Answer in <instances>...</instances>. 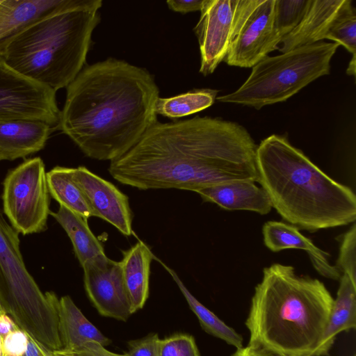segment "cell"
I'll return each instance as SVG.
<instances>
[{
  "label": "cell",
  "instance_id": "obj_38",
  "mask_svg": "<svg viewBox=\"0 0 356 356\" xmlns=\"http://www.w3.org/2000/svg\"><path fill=\"white\" fill-rule=\"evenodd\" d=\"M355 56H352V58L350 61V63L348 65V67L347 69V74L348 75H355Z\"/></svg>",
  "mask_w": 356,
  "mask_h": 356
},
{
  "label": "cell",
  "instance_id": "obj_8",
  "mask_svg": "<svg viewBox=\"0 0 356 356\" xmlns=\"http://www.w3.org/2000/svg\"><path fill=\"white\" fill-rule=\"evenodd\" d=\"M3 186V210L13 228L23 235L44 231L51 211L42 159H27L10 170Z\"/></svg>",
  "mask_w": 356,
  "mask_h": 356
},
{
  "label": "cell",
  "instance_id": "obj_41",
  "mask_svg": "<svg viewBox=\"0 0 356 356\" xmlns=\"http://www.w3.org/2000/svg\"><path fill=\"white\" fill-rule=\"evenodd\" d=\"M2 0H0V3L1 2Z\"/></svg>",
  "mask_w": 356,
  "mask_h": 356
},
{
  "label": "cell",
  "instance_id": "obj_1",
  "mask_svg": "<svg viewBox=\"0 0 356 356\" xmlns=\"http://www.w3.org/2000/svg\"><path fill=\"white\" fill-rule=\"evenodd\" d=\"M255 144L243 126L210 117L157 122L108 172L139 190L200 189L238 180L257 181Z\"/></svg>",
  "mask_w": 356,
  "mask_h": 356
},
{
  "label": "cell",
  "instance_id": "obj_22",
  "mask_svg": "<svg viewBox=\"0 0 356 356\" xmlns=\"http://www.w3.org/2000/svg\"><path fill=\"white\" fill-rule=\"evenodd\" d=\"M65 2L66 0H2L0 3V40Z\"/></svg>",
  "mask_w": 356,
  "mask_h": 356
},
{
  "label": "cell",
  "instance_id": "obj_19",
  "mask_svg": "<svg viewBox=\"0 0 356 356\" xmlns=\"http://www.w3.org/2000/svg\"><path fill=\"white\" fill-rule=\"evenodd\" d=\"M122 255L119 262L134 314L141 309L148 299L150 265L154 255L142 241L124 251Z\"/></svg>",
  "mask_w": 356,
  "mask_h": 356
},
{
  "label": "cell",
  "instance_id": "obj_39",
  "mask_svg": "<svg viewBox=\"0 0 356 356\" xmlns=\"http://www.w3.org/2000/svg\"><path fill=\"white\" fill-rule=\"evenodd\" d=\"M49 356H72L67 352L60 350L56 351H49Z\"/></svg>",
  "mask_w": 356,
  "mask_h": 356
},
{
  "label": "cell",
  "instance_id": "obj_37",
  "mask_svg": "<svg viewBox=\"0 0 356 356\" xmlns=\"http://www.w3.org/2000/svg\"><path fill=\"white\" fill-rule=\"evenodd\" d=\"M4 288H5L4 279H3V276L1 273V270L0 269V314L5 312L3 310L1 305V300L2 298L3 294L4 292Z\"/></svg>",
  "mask_w": 356,
  "mask_h": 356
},
{
  "label": "cell",
  "instance_id": "obj_5",
  "mask_svg": "<svg viewBox=\"0 0 356 356\" xmlns=\"http://www.w3.org/2000/svg\"><path fill=\"white\" fill-rule=\"evenodd\" d=\"M101 0H66L60 7L0 40V56L22 75L55 91L83 69Z\"/></svg>",
  "mask_w": 356,
  "mask_h": 356
},
{
  "label": "cell",
  "instance_id": "obj_27",
  "mask_svg": "<svg viewBox=\"0 0 356 356\" xmlns=\"http://www.w3.org/2000/svg\"><path fill=\"white\" fill-rule=\"evenodd\" d=\"M325 39L343 46L352 56H356V13L353 6L335 21Z\"/></svg>",
  "mask_w": 356,
  "mask_h": 356
},
{
  "label": "cell",
  "instance_id": "obj_30",
  "mask_svg": "<svg viewBox=\"0 0 356 356\" xmlns=\"http://www.w3.org/2000/svg\"><path fill=\"white\" fill-rule=\"evenodd\" d=\"M160 338L157 333L127 342L128 350L122 356H160Z\"/></svg>",
  "mask_w": 356,
  "mask_h": 356
},
{
  "label": "cell",
  "instance_id": "obj_28",
  "mask_svg": "<svg viewBox=\"0 0 356 356\" xmlns=\"http://www.w3.org/2000/svg\"><path fill=\"white\" fill-rule=\"evenodd\" d=\"M337 238L339 243V253L335 266L341 273L347 274L353 284H356L355 223L353 222L350 228Z\"/></svg>",
  "mask_w": 356,
  "mask_h": 356
},
{
  "label": "cell",
  "instance_id": "obj_10",
  "mask_svg": "<svg viewBox=\"0 0 356 356\" xmlns=\"http://www.w3.org/2000/svg\"><path fill=\"white\" fill-rule=\"evenodd\" d=\"M56 92L14 70L0 56V122L26 120L58 125Z\"/></svg>",
  "mask_w": 356,
  "mask_h": 356
},
{
  "label": "cell",
  "instance_id": "obj_18",
  "mask_svg": "<svg viewBox=\"0 0 356 356\" xmlns=\"http://www.w3.org/2000/svg\"><path fill=\"white\" fill-rule=\"evenodd\" d=\"M355 327L356 284H353L347 274L343 273L323 332L309 356L327 355L336 337L343 331Z\"/></svg>",
  "mask_w": 356,
  "mask_h": 356
},
{
  "label": "cell",
  "instance_id": "obj_24",
  "mask_svg": "<svg viewBox=\"0 0 356 356\" xmlns=\"http://www.w3.org/2000/svg\"><path fill=\"white\" fill-rule=\"evenodd\" d=\"M154 259L159 261L171 275L184 296L190 309L197 317L200 326L207 333L225 341L227 344L235 347L236 349L243 347V337L241 334L226 325L214 313L199 302L188 291L174 270L169 268L155 256Z\"/></svg>",
  "mask_w": 356,
  "mask_h": 356
},
{
  "label": "cell",
  "instance_id": "obj_31",
  "mask_svg": "<svg viewBox=\"0 0 356 356\" xmlns=\"http://www.w3.org/2000/svg\"><path fill=\"white\" fill-rule=\"evenodd\" d=\"M28 344V334L20 329L8 333L3 339L6 356H24Z\"/></svg>",
  "mask_w": 356,
  "mask_h": 356
},
{
  "label": "cell",
  "instance_id": "obj_36",
  "mask_svg": "<svg viewBox=\"0 0 356 356\" xmlns=\"http://www.w3.org/2000/svg\"><path fill=\"white\" fill-rule=\"evenodd\" d=\"M19 327L6 313L0 314V336L3 339L8 333Z\"/></svg>",
  "mask_w": 356,
  "mask_h": 356
},
{
  "label": "cell",
  "instance_id": "obj_12",
  "mask_svg": "<svg viewBox=\"0 0 356 356\" xmlns=\"http://www.w3.org/2000/svg\"><path fill=\"white\" fill-rule=\"evenodd\" d=\"M237 0H204L194 28L200 51V72L212 74L224 60L232 40Z\"/></svg>",
  "mask_w": 356,
  "mask_h": 356
},
{
  "label": "cell",
  "instance_id": "obj_32",
  "mask_svg": "<svg viewBox=\"0 0 356 356\" xmlns=\"http://www.w3.org/2000/svg\"><path fill=\"white\" fill-rule=\"evenodd\" d=\"M65 352L72 356H122V354L108 350L101 343L95 341H87L71 351Z\"/></svg>",
  "mask_w": 356,
  "mask_h": 356
},
{
  "label": "cell",
  "instance_id": "obj_13",
  "mask_svg": "<svg viewBox=\"0 0 356 356\" xmlns=\"http://www.w3.org/2000/svg\"><path fill=\"white\" fill-rule=\"evenodd\" d=\"M72 177L95 216L109 222L127 236L134 234L133 213L127 195L84 166L73 168Z\"/></svg>",
  "mask_w": 356,
  "mask_h": 356
},
{
  "label": "cell",
  "instance_id": "obj_33",
  "mask_svg": "<svg viewBox=\"0 0 356 356\" xmlns=\"http://www.w3.org/2000/svg\"><path fill=\"white\" fill-rule=\"evenodd\" d=\"M204 0H169L166 3L168 8L181 13L197 11L202 9Z\"/></svg>",
  "mask_w": 356,
  "mask_h": 356
},
{
  "label": "cell",
  "instance_id": "obj_4",
  "mask_svg": "<svg viewBox=\"0 0 356 356\" xmlns=\"http://www.w3.org/2000/svg\"><path fill=\"white\" fill-rule=\"evenodd\" d=\"M333 301L322 282L298 275L292 266L264 268L245 321L248 343L281 356H309L321 337Z\"/></svg>",
  "mask_w": 356,
  "mask_h": 356
},
{
  "label": "cell",
  "instance_id": "obj_29",
  "mask_svg": "<svg viewBox=\"0 0 356 356\" xmlns=\"http://www.w3.org/2000/svg\"><path fill=\"white\" fill-rule=\"evenodd\" d=\"M160 356H201L193 335L175 333L159 341Z\"/></svg>",
  "mask_w": 356,
  "mask_h": 356
},
{
  "label": "cell",
  "instance_id": "obj_7",
  "mask_svg": "<svg viewBox=\"0 0 356 356\" xmlns=\"http://www.w3.org/2000/svg\"><path fill=\"white\" fill-rule=\"evenodd\" d=\"M18 233L0 211V269L4 279L3 310L42 346L58 337V317L54 296L43 293L28 271L19 248Z\"/></svg>",
  "mask_w": 356,
  "mask_h": 356
},
{
  "label": "cell",
  "instance_id": "obj_40",
  "mask_svg": "<svg viewBox=\"0 0 356 356\" xmlns=\"http://www.w3.org/2000/svg\"><path fill=\"white\" fill-rule=\"evenodd\" d=\"M0 356H6L3 348V339L0 336Z\"/></svg>",
  "mask_w": 356,
  "mask_h": 356
},
{
  "label": "cell",
  "instance_id": "obj_26",
  "mask_svg": "<svg viewBox=\"0 0 356 356\" xmlns=\"http://www.w3.org/2000/svg\"><path fill=\"white\" fill-rule=\"evenodd\" d=\"M309 0H275L274 26L282 40L302 19Z\"/></svg>",
  "mask_w": 356,
  "mask_h": 356
},
{
  "label": "cell",
  "instance_id": "obj_6",
  "mask_svg": "<svg viewBox=\"0 0 356 356\" xmlns=\"http://www.w3.org/2000/svg\"><path fill=\"white\" fill-rule=\"evenodd\" d=\"M339 46L336 42H318L281 55L267 56L252 67L241 87L217 100L256 109L284 102L330 73V61Z\"/></svg>",
  "mask_w": 356,
  "mask_h": 356
},
{
  "label": "cell",
  "instance_id": "obj_25",
  "mask_svg": "<svg viewBox=\"0 0 356 356\" xmlns=\"http://www.w3.org/2000/svg\"><path fill=\"white\" fill-rule=\"evenodd\" d=\"M218 90H194L169 98L159 97L155 105L156 114L177 119L200 112L211 106L216 99Z\"/></svg>",
  "mask_w": 356,
  "mask_h": 356
},
{
  "label": "cell",
  "instance_id": "obj_17",
  "mask_svg": "<svg viewBox=\"0 0 356 356\" xmlns=\"http://www.w3.org/2000/svg\"><path fill=\"white\" fill-rule=\"evenodd\" d=\"M47 123L26 120L0 122V161L24 158L41 150L50 134Z\"/></svg>",
  "mask_w": 356,
  "mask_h": 356
},
{
  "label": "cell",
  "instance_id": "obj_34",
  "mask_svg": "<svg viewBox=\"0 0 356 356\" xmlns=\"http://www.w3.org/2000/svg\"><path fill=\"white\" fill-rule=\"evenodd\" d=\"M232 356H281L272 351H270L261 346L250 344L236 349Z\"/></svg>",
  "mask_w": 356,
  "mask_h": 356
},
{
  "label": "cell",
  "instance_id": "obj_9",
  "mask_svg": "<svg viewBox=\"0 0 356 356\" xmlns=\"http://www.w3.org/2000/svg\"><path fill=\"white\" fill-rule=\"evenodd\" d=\"M275 0H237L231 43L224 59L227 65L252 67L281 41L274 26Z\"/></svg>",
  "mask_w": 356,
  "mask_h": 356
},
{
  "label": "cell",
  "instance_id": "obj_15",
  "mask_svg": "<svg viewBox=\"0 0 356 356\" xmlns=\"http://www.w3.org/2000/svg\"><path fill=\"white\" fill-rule=\"evenodd\" d=\"M265 245L273 252L285 249H300L306 251L316 270L322 276L339 280L341 273L329 261L330 254L316 247L302 235L298 228L282 222L268 221L262 228Z\"/></svg>",
  "mask_w": 356,
  "mask_h": 356
},
{
  "label": "cell",
  "instance_id": "obj_35",
  "mask_svg": "<svg viewBox=\"0 0 356 356\" xmlns=\"http://www.w3.org/2000/svg\"><path fill=\"white\" fill-rule=\"evenodd\" d=\"M24 356H49V351L28 334V344Z\"/></svg>",
  "mask_w": 356,
  "mask_h": 356
},
{
  "label": "cell",
  "instance_id": "obj_14",
  "mask_svg": "<svg viewBox=\"0 0 356 356\" xmlns=\"http://www.w3.org/2000/svg\"><path fill=\"white\" fill-rule=\"evenodd\" d=\"M353 7L350 0H309L298 25L278 44L282 53L325 39L335 21Z\"/></svg>",
  "mask_w": 356,
  "mask_h": 356
},
{
  "label": "cell",
  "instance_id": "obj_20",
  "mask_svg": "<svg viewBox=\"0 0 356 356\" xmlns=\"http://www.w3.org/2000/svg\"><path fill=\"white\" fill-rule=\"evenodd\" d=\"M56 309L61 350L71 351L90 341H97L104 347L112 343L87 319L70 296H64L58 299Z\"/></svg>",
  "mask_w": 356,
  "mask_h": 356
},
{
  "label": "cell",
  "instance_id": "obj_11",
  "mask_svg": "<svg viewBox=\"0 0 356 356\" xmlns=\"http://www.w3.org/2000/svg\"><path fill=\"white\" fill-rule=\"evenodd\" d=\"M82 268L86 295L98 313L126 322L132 314L120 262L105 254L88 261Z\"/></svg>",
  "mask_w": 356,
  "mask_h": 356
},
{
  "label": "cell",
  "instance_id": "obj_2",
  "mask_svg": "<svg viewBox=\"0 0 356 356\" xmlns=\"http://www.w3.org/2000/svg\"><path fill=\"white\" fill-rule=\"evenodd\" d=\"M159 94L152 74L125 61L86 65L67 87L58 126L87 156L111 161L158 122Z\"/></svg>",
  "mask_w": 356,
  "mask_h": 356
},
{
  "label": "cell",
  "instance_id": "obj_21",
  "mask_svg": "<svg viewBox=\"0 0 356 356\" xmlns=\"http://www.w3.org/2000/svg\"><path fill=\"white\" fill-rule=\"evenodd\" d=\"M50 214L68 235L81 267L88 261L105 255L104 247L90 230L87 219L63 206Z\"/></svg>",
  "mask_w": 356,
  "mask_h": 356
},
{
  "label": "cell",
  "instance_id": "obj_23",
  "mask_svg": "<svg viewBox=\"0 0 356 356\" xmlns=\"http://www.w3.org/2000/svg\"><path fill=\"white\" fill-rule=\"evenodd\" d=\"M73 168L56 166L47 172L49 194L72 212L88 219L95 214L72 177Z\"/></svg>",
  "mask_w": 356,
  "mask_h": 356
},
{
  "label": "cell",
  "instance_id": "obj_3",
  "mask_svg": "<svg viewBox=\"0 0 356 356\" xmlns=\"http://www.w3.org/2000/svg\"><path fill=\"white\" fill-rule=\"evenodd\" d=\"M257 182L283 220L314 232L356 220V197L330 178L284 136L273 134L257 145Z\"/></svg>",
  "mask_w": 356,
  "mask_h": 356
},
{
  "label": "cell",
  "instance_id": "obj_16",
  "mask_svg": "<svg viewBox=\"0 0 356 356\" xmlns=\"http://www.w3.org/2000/svg\"><path fill=\"white\" fill-rule=\"evenodd\" d=\"M254 181L238 180L211 186L198 190L204 202L214 203L228 210H247L261 215L268 214L271 202L266 191Z\"/></svg>",
  "mask_w": 356,
  "mask_h": 356
}]
</instances>
